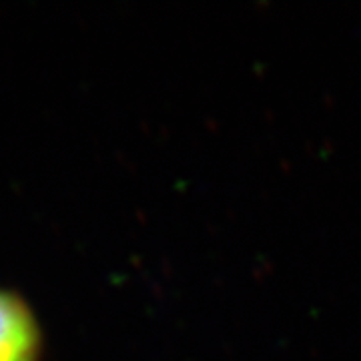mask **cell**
Returning a JSON list of instances; mask_svg holds the SVG:
<instances>
[{"instance_id":"6da1fadb","label":"cell","mask_w":361,"mask_h":361,"mask_svg":"<svg viewBox=\"0 0 361 361\" xmlns=\"http://www.w3.org/2000/svg\"><path fill=\"white\" fill-rule=\"evenodd\" d=\"M40 351L35 313L16 293L0 289V361H39Z\"/></svg>"}]
</instances>
